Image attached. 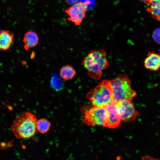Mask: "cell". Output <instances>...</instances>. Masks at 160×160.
Masks as SVG:
<instances>
[{"label":"cell","mask_w":160,"mask_h":160,"mask_svg":"<svg viewBox=\"0 0 160 160\" xmlns=\"http://www.w3.org/2000/svg\"><path fill=\"white\" fill-rule=\"evenodd\" d=\"M106 52L100 49L90 51L84 57L82 64L88 76L95 80L100 79L103 72L109 66Z\"/></svg>","instance_id":"cell-1"},{"label":"cell","mask_w":160,"mask_h":160,"mask_svg":"<svg viewBox=\"0 0 160 160\" xmlns=\"http://www.w3.org/2000/svg\"><path fill=\"white\" fill-rule=\"evenodd\" d=\"M36 116L29 112H24L17 116L12 126V130L18 139H29L37 133Z\"/></svg>","instance_id":"cell-2"},{"label":"cell","mask_w":160,"mask_h":160,"mask_svg":"<svg viewBox=\"0 0 160 160\" xmlns=\"http://www.w3.org/2000/svg\"><path fill=\"white\" fill-rule=\"evenodd\" d=\"M112 100L117 103L123 100L132 101L137 95L131 87V83L125 74H120L110 80Z\"/></svg>","instance_id":"cell-3"},{"label":"cell","mask_w":160,"mask_h":160,"mask_svg":"<svg viewBox=\"0 0 160 160\" xmlns=\"http://www.w3.org/2000/svg\"><path fill=\"white\" fill-rule=\"evenodd\" d=\"M86 97L92 105L105 107L112 100L110 80H103L87 94Z\"/></svg>","instance_id":"cell-4"},{"label":"cell","mask_w":160,"mask_h":160,"mask_svg":"<svg viewBox=\"0 0 160 160\" xmlns=\"http://www.w3.org/2000/svg\"><path fill=\"white\" fill-rule=\"evenodd\" d=\"M83 114V123L88 126H99L106 127L107 115L105 107L89 105L81 107Z\"/></svg>","instance_id":"cell-5"},{"label":"cell","mask_w":160,"mask_h":160,"mask_svg":"<svg viewBox=\"0 0 160 160\" xmlns=\"http://www.w3.org/2000/svg\"><path fill=\"white\" fill-rule=\"evenodd\" d=\"M89 3L88 1L77 3L66 9L65 12L68 16V20L76 25H79L85 17L87 6Z\"/></svg>","instance_id":"cell-6"},{"label":"cell","mask_w":160,"mask_h":160,"mask_svg":"<svg viewBox=\"0 0 160 160\" xmlns=\"http://www.w3.org/2000/svg\"><path fill=\"white\" fill-rule=\"evenodd\" d=\"M116 105L121 121H123L128 122L135 120L139 114L132 101H121L116 103Z\"/></svg>","instance_id":"cell-7"},{"label":"cell","mask_w":160,"mask_h":160,"mask_svg":"<svg viewBox=\"0 0 160 160\" xmlns=\"http://www.w3.org/2000/svg\"><path fill=\"white\" fill-rule=\"evenodd\" d=\"M105 107L107 115L106 127L112 129L118 127L120 123L121 119L116 103L112 100Z\"/></svg>","instance_id":"cell-8"},{"label":"cell","mask_w":160,"mask_h":160,"mask_svg":"<svg viewBox=\"0 0 160 160\" xmlns=\"http://www.w3.org/2000/svg\"><path fill=\"white\" fill-rule=\"evenodd\" d=\"M14 35L10 31L6 30L0 32V51L9 49L14 43Z\"/></svg>","instance_id":"cell-9"},{"label":"cell","mask_w":160,"mask_h":160,"mask_svg":"<svg viewBox=\"0 0 160 160\" xmlns=\"http://www.w3.org/2000/svg\"><path fill=\"white\" fill-rule=\"evenodd\" d=\"M145 68L153 71L160 69V54L149 52L144 62Z\"/></svg>","instance_id":"cell-10"},{"label":"cell","mask_w":160,"mask_h":160,"mask_svg":"<svg viewBox=\"0 0 160 160\" xmlns=\"http://www.w3.org/2000/svg\"><path fill=\"white\" fill-rule=\"evenodd\" d=\"M23 41L24 45V49L28 50L30 48L36 47L38 44L39 37L35 32L29 31L25 34Z\"/></svg>","instance_id":"cell-11"},{"label":"cell","mask_w":160,"mask_h":160,"mask_svg":"<svg viewBox=\"0 0 160 160\" xmlns=\"http://www.w3.org/2000/svg\"><path fill=\"white\" fill-rule=\"evenodd\" d=\"M76 72L73 67L67 65L62 67L60 69L59 75L63 79L68 81L71 80L76 76Z\"/></svg>","instance_id":"cell-12"},{"label":"cell","mask_w":160,"mask_h":160,"mask_svg":"<svg viewBox=\"0 0 160 160\" xmlns=\"http://www.w3.org/2000/svg\"><path fill=\"white\" fill-rule=\"evenodd\" d=\"M149 5L148 11L154 18L160 21V0H151Z\"/></svg>","instance_id":"cell-13"},{"label":"cell","mask_w":160,"mask_h":160,"mask_svg":"<svg viewBox=\"0 0 160 160\" xmlns=\"http://www.w3.org/2000/svg\"><path fill=\"white\" fill-rule=\"evenodd\" d=\"M51 124L47 119L41 118L37 120L36 123V129L37 131L44 134L49 130Z\"/></svg>","instance_id":"cell-14"},{"label":"cell","mask_w":160,"mask_h":160,"mask_svg":"<svg viewBox=\"0 0 160 160\" xmlns=\"http://www.w3.org/2000/svg\"><path fill=\"white\" fill-rule=\"evenodd\" d=\"M152 38L156 43L160 44V28L155 29L153 32L152 34Z\"/></svg>","instance_id":"cell-15"},{"label":"cell","mask_w":160,"mask_h":160,"mask_svg":"<svg viewBox=\"0 0 160 160\" xmlns=\"http://www.w3.org/2000/svg\"><path fill=\"white\" fill-rule=\"evenodd\" d=\"M142 160H158L157 159H154L150 156H146L142 158Z\"/></svg>","instance_id":"cell-16"},{"label":"cell","mask_w":160,"mask_h":160,"mask_svg":"<svg viewBox=\"0 0 160 160\" xmlns=\"http://www.w3.org/2000/svg\"><path fill=\"white\" fill-rule=\"evenodd\" d=\"M148 5H150L151 0H142Z\"/></svg>","instance_id":"cell-17"},{"label":"cell","mask_w":160,"mask_h":160,"mask_svg":"<svg viewBox=\"0 0 160 160\" xmlns=\"http://www.w3.org/2000/svg\"><path fill=\"white\" fill-rule=\"evenodd\" d=\"M1 31V30L0 29V32Z\"/></svg>","instance_id":"cell-18"}]
</instances>
